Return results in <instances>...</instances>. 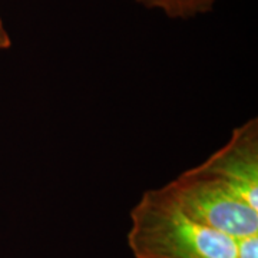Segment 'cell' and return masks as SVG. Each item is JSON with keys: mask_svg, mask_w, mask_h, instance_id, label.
Returning <instances> with one entry per match:
<instances>
[{"mask_svg": "<svg viewBox=\"0 0 258 258\" xmlns=\"http://www.w3.org/2000/svg\"><path fill=\"white\" fill-rule=\"evenodd\" d=\"M197 166L230 185L247 203L258 208L257 118L237 126L225 145Z\"/></svg>", "mask_w": 258, "mask_h": 258, "instance_id": "obj_3", "label": "cell"}, {"mask_svg": "<svg viewBox=\"0 0 258 258\" xmlns=\"http://www.w3.org/2000/svg\"><path fill=\"white\" fill-rule=\"evenodd\" d=\"M164 186L194 221L237 240L258 235L257 207L198 166L186 169Z\"/></svg>", "mask_w": 258, "mask_h": 258, "instance_id": "obj_2", "label": "cell"}, {"mask_svg": "<svg viewBox=\"0 0 258 258\" xmlns=\"http://www.w3.org/2000/svg\"><path fill=\"white\" fill-rule=\"evenodd\" d=\"M148 9L162 10L171 19H191L208 13L217 0H135Z\"/></svg>", "mask_w": 258, "mask_h": 258, "instance_id": "obj_4", "label": "cell"}, {"mask_svg": "<svg viewBox=\"0 0 258 258\" xmlns=\"http://www.w3.org/2000/svg\"><path fill=\"white\" fill-rule=\"evenodd\" d=\"M12 46V39H10L8 30L5 28V23L0 16V50H6Z\"/></svg>", "mask_w": 258, "mask_h": 258, "instance_id": "obj_5", "label": "cell"}, {"mask_svg": "<svg viewBox=\"0 0 258 258\" xmlns=\"http://www.w3.org/2000/svg\"><path fill=\"white\" fill-rule=\"evenodd\" d=\"M240 240L185 215L165 186L145 191L131 210L128 245L135 258H240Z\"/></svg>", "mask_w": 258, "mask_h": 258, "instance_id": "obj_1", "label": "cell"}]
</instances>
